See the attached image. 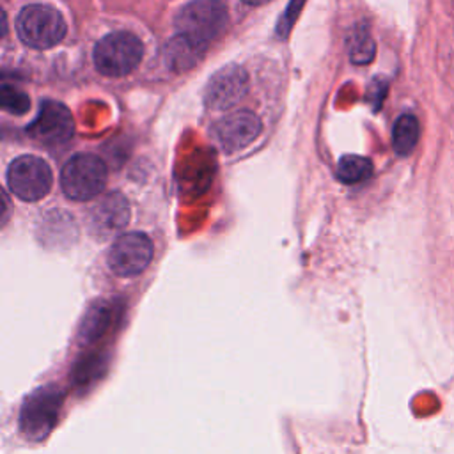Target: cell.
<instances>
[{
	"mask_svg": "<svg viewBox=\"0 0 454 454\" xmlns=\"http://www.w3.org/2000/svg\"><path fill=\"white\" fill-rule=\"evenodd\" d=\"M227 25V9L222 0H192L176 16L179 35L207 46Z\"/></svg>",
	"mask_w": 454,
	"mask_h": 454,
	"instance_id": "6da1fadb",
	"label": "cell"
},
{
	"mask_svg": "<svg viewBox=\"0 0 454 454\" xmlns=\"http://www.w3.org/2000/svg\"><path fill=\"white\" fill-rule=\"evenodd\" d=\"M144 46L129 32H114L105 35L94 48L92 59L96 69L112 78L129 74L142 60Z\"/></svg>",
	"mask_w": 454,
	"mask_h": 454,
	"instance_id": "7a4b0ae2",
	"label": "cell"
},
{
	"mask_svg": "<svg viewBox=\"0 0 454 454\" xmlns=\"http://www.w3.org/2000/svg\"><path fill=\"white\" fill-rule=\"evenodd\" d=\"M64 394L55 385L39 387L21 404L20 429L28 440H43L57 424Z\"/></svg>",
	"mask_w": 454,
	"mask_h": 454,
	"instance_id": "3957f363",
	"label": "cell"
},
{
	"mask_svg": "<svg viewBox=\"0 0 454 454\" xmlns=\"http://www.w3.org/2000/svg\"><path fill=\"white\" fill-rule=\"evenodd\" d=\"M106 176L101 158L89 153L74 154L60 170V188L73 200H89L105 190Z\"/></svg>",
	"mask_w": 454,
	"mask_h": 454,
	"instance_id": "277c9868",
	"label": "cell"
},
{
	"mask_svg": "<svg viewBox=\"0 0 454 454\" xmlns=\"http://www.w3.org/2000/svg\"><path fill=\"white\" fill-rule=\"evenodd\" d=\"M16 30L27 46L46 50L64 39L67 27L57 9L48 5H27L16 18Z\"/></svg>",
	"mask_w": 454,
	"mask_h": 454,
	"instance_id": "5b68a950",
	"label": "cell"
},
{
	"mask_svg": "<svg viewBox=\"0 0 454 454\" xmlns=\"http://www.w3.org/2000/svg\"><path fill=\"white\" fill-rule=\"evenodd\" d=\"M53 183V174L50 165L34 154H23L11 161L7 168L9 190L21 200H39L43 199Z\"/></svg>",
	"mask_w": 454,
	"mask_h": 454,
	"instance_id": "8992f818",
	"label": "cell"
},
{
	"mask_svg": "<svg viewBox=\"0 0 454 454\" xmlns=\"http://www.w3.org/2000/svg\"><path fill=\"white\" fill-rule=\"evenodd\" d=\"M154 254L153 241L144 232L121 234L108 250V268L119 277H135L142 273Z\"/></svg>",
	"mask_w": 454,
	"mask_h": 454,
	"instance_id": "52a82bcc",
	"label": "cell"
},
{
	"mask_svg": "<svg viewBox=\"0 0 454 454\" xmlns=\"http://www.w3.org/2000/svg\"><path fill=\"white\" fill-rule=\"evenodd\" d=\"M74 121L71 112L57 101L41 103L37 117L27 128L30 138L44 145H59L73 137Z\"/></svg>",
	"mask_w": 454,
	"mask_h": 454,
	"instance_id": "ba28073f",
	"label": "cell"
},
{
	"mask_svg": "<svg viewBox=\"0 0 454 454\" xmlns=\"http://www.w3.org/2000/svg\"><path fill=\"white\" fill-rule=\"evenodd\" d=\"M248 89L247 71L239 66H225L216 71L206 85L204 101L213 110H227L236 106Z\"/></svg>",
	"mask_w": 454,
	"mask_h": 454,
	"instance_id": "9c48e42d",
	"label": "cell"
},
{
	"mask_svg": "<svg viewBox=\"0 0 454 454\" xmlns=\"http://www.w3.org/2000/svg\"><path fill=\"white\" fill-rule=\"evenodd\" d=\"M261 133V121L250 110H236L220 119L213 128V138L225 153L247 147Z\"/></svg>",
	"mask_w": 454,
	"mask_h": 454,
	"instance_id": "30bf717a",
	"label": "cell"
},
{
	"mask_svg": "<svg viewBox=\"0 0 454 454\" xmlns=\"http://www.w3.org/2000/svg\"><path fill=\"white\" fill-rule=\"evenodd\" d=\"M129 218V207L126 199L114 192L99 199V202L90 211V229L103 238L121 231Z\"/></svg>",
	"mask_w": 454,
	"mask_h": 454,
	"instance_id": "8fae6325",
	"label": "cell"
},
{
	"mask_svg": "<svg viewBox=\"0 0 454 454\" xmlns=\"http://www.w3.org/2000/svg\"><path fill=\"white\" fill-rule=\"evenodd\" d=\"M115 317V307L110 301L105 300H98L94 301L87 312L83 314L80 326H78V344L87 346V344H94L96 340H99L112 326Z\"/></svg>",
	"mask_w": 454,
	"mask_h": 454,
	"instance_id": "7c38bea8",
	"label": "cell"
},
{
	"mask_svg": "<svg viewBox=\"0 0 454 454\" xmlns=\"http://www.w3.org/2000/svg\"><path fill=\"white\" fill-rule=\"evenodd\" d=\"M206 46L193 43L192 39L184 35H176L165 48V59L168 62V67L183 71L192 67L202 55Z\"/></svg>",
	"mask_w": 454,
	"mask_h": 454,
	"instance_id": "4fadbf2b",
	"label": "cell"
},
{
	"mask_svg": "<svg viewBox=\"0 0 454 454\" xmlns=\"http://www.w3.org/2000/svg\"><path fill=\"white\" fill-rule=\"evenodd\" d=\"M420 137V126L415 115L403 114L397 117L392 128V147L399 156L410 154Z\"/></svg>",
	"mask_w": 454,
	"mask_h": 454,
	"instance_id": "5bb4252c",
	"label": "cell"
},
{
	"mask_svg": "<svg viewBox=\"0 0 454 454\" xmlns=\"http://www.w3.org/2000/svg\"><path fill=\"white\" fill-rule=\"evenodd\" d=\"M106 365H108V356L105 353L94 351V353L83 355L82 358L76 360L73 367V372H71L73 383L80 388L92 385L103 376V372L106 371Z\"/></svg>",
	"mask_w": 454,
	"mask_h": 454,
	"instance_id": "9a60e30c",
	"label": "cell"
},
{
	"mask_svg": "<svg viewBox=\"0 0 454 454\" xmlns=\"http://www.w3.org/2000/svg\"><path fill=\"white\" fill-rule=\"evenodd\" d=\"M372 163L371 160L358 156V154H346L339 160L337 165V177L344 184H356L371 177Z\"/></svg>",
	"mask_w": 454,
	"mask_h": 454,
	"instance_id": "2e32d148",
	"label": "cell"
},
{
	"mask_svg": "<svg viewBox=\"0 0 454 454\" xmlns=\"http://www.w3.org/2000/svg\"><path fill=\"white\" fill-rule=\"evenodd\" d=\"M348 53H349V60L358 66L369 64L374 59L376 44L372 35L364 25L356 27L348 37Z\"/></svg>",
	"mask_w": 454,
	"mask_h": 454,
	"instance_id": "e0dca14e",
	"label": "cell"
},
{
	"mask_svg": "<svg viewBox=\"0 0 454 454\" xmlns=\"http://www.w3.org/2000/svg\"><path fill=\"white\" fill-rule=\"evenodd\" d=\"M0 103H2V108L5 112L16 114V115L25 114L28 110V106H30L28 96L23 90H20V89H16L12 85H2V89H0Z\"/></svg>",
	"mask_w": 454,
	"mask_h": 454,
	"instance_id": "ac0fdd59",
	"label": "cell"
},
{
	"mask_svg": "<svg viewBox=\"0 0 454 454\" xmlns=\"http://www.w3.org/2000/svg\"><path fill=\"white\" fill-rule=\"evenodd\" d=\"M241 2H245V4H248V5H259V4H264V2H268V0H241Z\"/></svg>",
	"mask_w": 454,
	"mask_h": 454,
	"instance_id": "d6986e66",
	"label": "cell"
}]
</instances>
